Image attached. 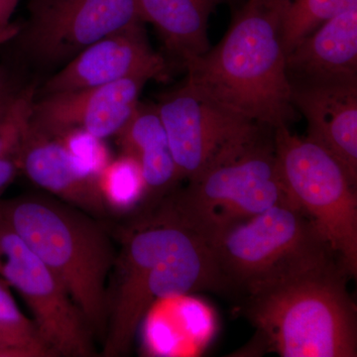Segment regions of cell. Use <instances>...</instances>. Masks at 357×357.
I'll return each instance as SVG.
<instances>
[{
	"mask_svg": "<svg viewBox=\"0 0 357 357\" xmlns=\"http://www.w3.org/2000/svg\"><path fill=\"white\" fill-rule=\"evenodd\" d=\"M20 86L17 84L9 86L3 91H0V119L6 115L8 109H10L14 100L17 98L18 93L21 91Z\"/></svg>",
	"mask_w": 357,
	"mask_h": 357,
	"instance_id": "obj_25",
	"label": "cell"
},
{
	"mask_svg": "<svg viewBox=\"0 0 357 357\" xmlns=\"http://www.w3.org/2000/svg\"><path fill=\"white\" fill-rule=\"evenodd\" d=\"M349 273L325 248L241 295L243 314L282 357L357 356V312Z\"/></svg>",
	"mask_w": 357,
	"mask_h": 357,
	"instance_id": "obj_1",
	"label": "cell"
},
{
	"mask_svg": "<svg viewBox=\"0 0 357 357\" xmlns=\"http://www.w3.org/2000/svg\"><path fill=\"white\" fill-rule=\"evenodd\" d=\"M0 324L39 337L34 323L20 311L9 291L8 284L3 279H0Z\"/></svg>",
	"mask_w": 357,
	"mask_h": 357,
	"instance_id": "obj_21",
	"label": "cell"
},
{
	"mask_svg": "<svg viewBox=\"0 0 357 357\" xmlns=\"http://www.w3.org/2000/svg\"><path fill=\"white\" fill-rule=\"evenodd\" d=\"M148 82L132 77L35 98L31 123L56 137L70 132H84L98 140L116 136L137 109Z\"/></svg>",
	"mask_w": 357,
	"mask_h": 357,
	"instance_id": "obj_11",
	"label": "cell"
},
{
	"mask_svg": "<svg viewBox=\"0 0 357 357\" xmlns=\"http://www.w3.org/2000/svg\"><path fill=\"white\" fill-rule=\"evenodd\" d=\"M98 184L109 211L126 215L142 208L144 180L139 164L132 157L122 154L107 164L98 175Z\"/></svg>",
	"mask_w": 357,
	"mask_h": 357,
	"instance_id": "obj_18",
	"label": "cell"
},
{
	"mask_svg": "<svg viewBox=\"0 0 357 357\" xmlns=\"http://www.w3.org/2000/svg\"><path fill=\"white\" fill-rule=\"evenodd\" d=\"M356 7L357 0H287L282 26L286 55L321 23Z\"/></svg>",
	"mask_w": 357,
	"mask_h": 357,
	"instance_id": "obj_19",
	"label": "cell"
},
{
	"mask_svg": "<svg viewBox=\"0 0 357 357\" xmlns=\"http://www.w3.org/2000/svg\"><path fill=\"white\" fill-rule=\"evenodd\" d=\"M180 180H192L248 147L265 126L185 83L156 105Z\"/></svg>",
	"mask_w": 357,
	"mask_h": 357,
	"instance_id": "obj_8",
	"label": "cell"
},
{
	"mask_svg": "<svg viewBox=\"0 0 357 357\" xmlns=\"http://www.w3.org/2000/svg\"><path fill=\"white\" fill-rule=\"evenodd\" d=\"M20 27V25L11 23L6 29L1 30V31H0V46L8 43V42L17 34Z\"/></svg>",
	"mask_w": 357,
	"mask_h": 357,
	"instance_id": "obj_26",
	"label": "cell"
},
{
	"mask_svg": "<svg viewBox=\"0 0 357 357\" xmlns=\"http://www.w3.org/2000/svg\"><path fill=\"white\" fill-rule=\"evenodd\" d=\"M0 222L64 284L93 335L105 337L107 280L116 257L105 229L84 211L40 195L0 201Z\"/></svg>",
	"mask_w": 357,
	"mask_h": 357,
	"instance_id": "obj_4",
	"label": "cell"
},
{
	"mask_svg": "<svg viewBox=\"0 0 357 357\" xmlns=\"http://www.w3.org/2000/svg\"><path fill=\"white\" fill-rule=\"evenodd\" d=\"M20 0H0V31L11 24V18L15 13Z\"/></svg>",
	"mask_w": 357,
	"mask_h": 357,
	"instance_id": "obj_24",
	"label": "cell"
},
{
	"mask_svg": "<svg viewBox=\"0 0 357 357\" xmlns=\"http://www.w3.org/2000/svg\"><path fill=\"white\" fill-rule=\"evenodd\" d=\"M0 347H17L36 352L40 357L53 356L39 337L20 332L2 324H0Z\"/></svg>",
	"mask_w": 357,
	"mask_h": 357,
	"instance_id": "obj_22",
	"label": "cell"
},
{
	"mask_svg": "<svg viewBox=\"0 0 357 357\" xmlns=\"http://www.w3.org/2000/svg\"><path fill=\"white\" fill-rule=\"evenodd\" d=\"M109 291L105 356L128 354L150 307L198 291L225 292L211 243L178 223L148 215L122 234Z\"/></svg>",
	"mask_w": 357,
	"mask_h": 357,
	"instance_id": "obj_2",
	"label": "cell"
},
{
	"mask_svg": "<svg viewBox=\"0 0 357 357\" xmlns=\"http://www.w3.org/2000/svg\"><path fill=\"white\" fill-rule=\"evenodd\" d=\"M211 245L225 292L236 296L328 248L306 213L291 206L237 223Z\"/></svg>",
	"mask_w": 357,
	"mask_h": 357,
	"instance_id": "obj_7",
	"label": "cell"
},
{
	"mask_svg": "<svg viewBox=\"0 0 357 357\" xmlns=\"http://www.w3.org/2000/svg\"><path fill=\"white\" fill-rule=\"evenodd\" d=\"M35 89L22 88L10 109L0 119V157L18 149L29 126Z\"/></svg>",
	"mask_w": 357,
	"mask_h": 357,
	"instance_id": "obj_20",
	"label": "cell"
},
{
	"mask_svg": "<svg viewBox=\"0 0 357 357\" xmlns=\"http://www.w3.org/2000/svg\"><path fill=\"white\" fill-rule=\"evenodd\" d=\"M20 147L0 157V197L20 171Z\"/></svg>",
	"mask_w": 357,
	"mask_h": 357,
	"instance_id": "obj_23",
	"label": "cell"
},
{
	"mask_svg": "<svg viewBox=\"0 0 357 357\" xmlns=\"http://www.w3.org/2000/svg\"><path fill=\"white\" fill-rule=\"evenodd\" d=\"M0 276L27 303L38 337L52 356H93V333L64 284L2 222Z\"/></svg>",
	"mask_w": 357,
	"mask_h": 357,
	"instance_id": "obj_10",
	"label": "cell"
},
{
	"mask_svg": "<svg viewBox=\"0 0 357 357\" xmlns=\"http://www.w3.org/2000/svg\"><path fill=\"white\" fill-rule=\"evenodd\" d=\"M15 84L8 70L4 67H0V91Z\"/></svg>",
	"mask_w": 357,
	"mask_h": 357,
	"instance_id": "obj_27",
	"label": "cell"
},
{
	"mask_svg": "<svg viewBox=\"0 0 357 357\" xmlns=\"http://www.w3.org/2000/svg\"><path fill=\"white\" fill-rule=\"evenodd\" d=\"M277 164L298 206L316 225L345 271L357 275V196L344 169L323 147L294 135L287 124L273 129Z\"/></svg>",
	"mask_w": 357,
	"mask_h": 357,
	"instance_id": "obj_6",
	"label": "cell"
},
{
	"mask_svg": "<svg viewBox=\"0 0 357 357\" xmlns=\"http://www.w3.org/2000/svg\"><path fill=\"white\" fill-rule=\"evenodd\" d=\"M291 83H357V7L333 16L289 52Z\"/></svg>",
	"mask_w": 357,
	"mask_h": 357,
	"instance_id": "obj_15",
	"label": "cell"
},
{
	"mask_svg": "<svg viewBox=\"0 0 357 357\" xmlns=\"http://www.w3.org/2000/svg\"><path fill=\"white\" fill-rule=\"evenodd\" d=\"M292 102L307 122V139L337 160L357 184V83H292Z\"/></svg>",
	"mask_w": 357,
	"mask_h": 357,
	"instance_id": "obj_14",
	"label": "cell"
},
{
	"mask_svg": "<svg viewBox=\"0 0 357 357\" xmlns=\"http://www.w3.org/2000/svg\"><path fill=\"white\" fill-rule=\"evenodd\" d=\"M115 137L122 154L132 157L139 164L145 184L140 215H146L177 189L181 181L156 105L140 102L130 121Z\"/></svg>",
	"mask_w": 357,
	"mask_h": 357,
	"instance_id": "obj_16",
	"label": "cell"
},
{
	"mask_svg": "<svg viewBox=\"0 0 357 357\" xmlns=\"http://www.w3.org/2000/svg\"><path fill=\"white\" fill-rule=\"evenodd\" d=\"M143 22L110 33L86 47L45 83L42 96L144 77L167 82L168 61L150 46Z\"/></svg>",
	"mask_w": 357,
	"mask_h": 357,
	"instance_id": "obj_12",
	"label": "cell"
},
{
	"mask_svg": "<svg viewBox=\"0 0 357 357\" xmlns=\"http://www.w3.org/2000/svg\"><path fill=\"white\" fill-rule=\"evenodd\" d=\"M142 22L134 0H29L13 42L30 62L62 68L110 33Z\"/></svg>",
	"mask_w": 357,
	"mask_h": 357,
	"instance_id": "obj_9",
	"label": "cell"
},
{
	"mask_svg": "<svg viewBox=\"0 0 357 357\" xmlns=\"http://www.w3.org/2000/svg\"><path fill=\"white\" fill-rule=\"evenodd\" d=\"M276 206L301 208L282 178L273 135L263 134L174 190L148 215L178 223L211 243L237 223Z\"/></svg>",
	"mask_w": 357,
	"mask_h": 357,
	"instance_id": "obj_5",
	"label": "cell"
},
{
	"mask_svg": "<svg viewBox=\"0 0 357 357\" xmlns=\"http://www.w3.org/2000/svg\"><path fill=\"white\" fill-rule=\"evenodd\" d=\"M287 0H248L220 43L185 65V82L274 129L293 116L282 26Z\"/></svg>",
	"mask_w": 357,
	"mask_h": 357,
	"instance_id": "obj_3",
	"label": "cell"
},
{
	"mask_svg": "<svg viewBox=\"0 0 357 357\" xmlns=\"http://www.w3.org/2000/svg\"><path fill=\"white\" fill-rule=\"evenodd\" d=\"M229 0H134L143 23L156 28L167 52L183 67L211 48L208 20Z\"/></svg>",
	"mask_w": 357,
	"mask_h": 357,
	"instance_id": "obj_17",
	"label": "cell"
},
{
	"mask_svg": "<svg viewBox=\"0 0 357 357\" xmlns=\"http://www.w3.org/2000/svg\"><path fill=\"white\" fill-rule=\"evenodd\" d=\"M20 171L45 191L93 218H105L109 210L103 201L98 176L91 173L56 136L29 126L23 136Z\"/></svg>",
	"mask_w": 357,
	"mask_h": 357,
	"instance_id": "obj_13",
	"label": "cell"
}]
</instances>
